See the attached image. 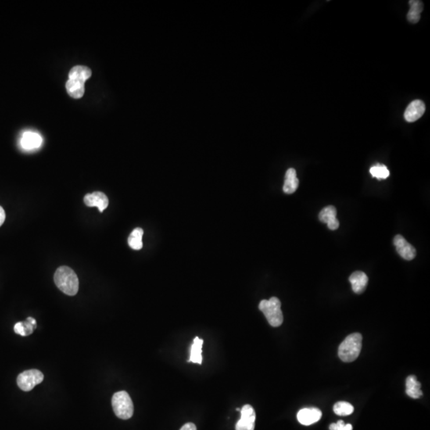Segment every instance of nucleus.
Instances as JSON below:
<instances>
[{
  "label": "nucleus",
  "instance_id": "obj_1",
  "mask_svg": "<svg viewBox=\"0 0 430 430\" xmlns=\"http://www.w3.org/2000/svg\"><path fill=\"white\" fill-rule=\"evenodd\" d=\"M55 282L57 287L68 295H75L78 292V277L71 268L61 266L55 273Z\"/></svg>",
  "mask_w": 430,
  "mask_h": 430
},
{
  "label": "nucleus",
  "instance_id": "obj_2",
  "mask_svg": "<svg viewBox=\"0 0 430 430\" xmlns=\"http://www.w3.org/2000/svg\"><path fill=\"white\" fill-rule=\"evenodd\" d=\"M363 337L359 333L348 335L338 348V357L345 363L353 362L361 352Z\"/></svg>",
  "mask_w": 430,
  "mask_h": 430
},
{
  "label": "nucleus",
  "instance_id": "obj_3",
  "mask_svg": "<svg viewBox=\"0 0 430 430\" xmlns=\"http://www.w3.org/2000/svg\"><path fill=\"white\" fill-rule=\"evenodd\" d=\"M281 308V301L277 297H271L269 300L263 299L259 304V309L264 313L268 322L275 327L281 326L284 320Z\"/></svg>",
  "mask_w": 430,
  "mask_h": 430
},
{
  "label": "nucleus",
  "instance_id": "obj_4",
  "mask_svg": "<svg viewBox=\"0 0 430 430\" xmlns=\"http://www.w3.org/2000/svg\"><path fill=\"white\" fill-rule=\"evenodd\" d=\"M112 406L116 417L123 420L131 418L134 412L133 401L126 391L115 394L112 399Z\"/></svg>",
  "mask_w": 430,
  "mask_h": 430
},
{
  "label": "nucleus",
  "instance_id": "obj_5",
  "mask_svg": "<svg viewBox=\"0 0 430 430\" xmlns=\"http://www.w3.org/2000/svg\"><path fill=\"white\" fill-rule=\"evenodd\" d=\"M43 379L44 375L42 373L40 370L33 369L21 373L18 376L17 384L22 391H30L37 384L41 383Z\"/></svg>",
  "mask_w": 430,
  "mask_h": 430
},
{
  "label": "nucleus",
  "instance_id": "obj_6",
  "mask_svg": "<svg viewBox=\"0 0 430 430\" xmlns=\"http://www.w3.org/2000/svg\"><path fill=\"white\" fill-rule=\"evenodd\" d=\"M256 413L250 405H245L241 410V418L236 424V430H254Z\"/></svg>",
  "mask_w": 430,
  "mask_h": 430
},
{
  "label": "nucleus",
  "instance_id": "obj_7",
  "mask_svg": "<svg viewBox=\"0 0 430 430\" xmlns=\"http://www.w3.org/2000/svg\"><path fill=\"white\" fill-rule=\"evenodd\" d=\"M394 245L396 248L397 252H399V254L405 260H413L417 254L415 248L400 234L395 236L394 238Z\"/></svg>",
  "mask_w": 430,
  "mask_h": 430
},
{
  "label": "nucleus",
  "instance_id": "obj_8",
  "mask_svg": "<svg viewBox=\"0 0 430 430\" xmlns=\"http://www.w3.org/2000/svg\"><path fill=\"white\" fill-rule=\"evenodd\" d=\"M42 144V137L39 133L33 131H26L20 139V146L26 151L37 149Z\"/></svg>",
  "mask_w": 430,
  "mask_h": 430
},
{
  "label": "nucleus",
  "instance_id": "obj_9",
  "mask_svg": "<svg viewBox=\"0 0 430 430\" xmlns=\"http://www.w3.org/2000/svg\"><path fill=\"white\" fill-rule=\"evenodd\" d=\"M84 202L89 207H98L99 211L102 213L109 206V198L104 193L96 191L92 194H87L84 196Z\"/></svg>",
  "mask_w": 430,
  "mask_h": 430
},
{
  "label": "nucleus",
  "instance_id": "obj_10",
  "mask_svg": "<svg viewBox=\"0 0 430 430\" xmlns=\"http://www.w3.org/2000/svg\"><path fill=\"white\" fill-rule=\"evenodd\" d=\"M425 112V105L421 100H415L412 101L410 105H408L405 111V120L407 122L416 121L421 118Z\"/></svg>",
  "mask_w": 430,
  "mask_h": 430
},
{
  "label": "nucleus",
  "instance_id": "obj_11",
  "mask_svg": "<svg viewBox=\"0 0 430 430\" xmlns=\"http://www.w3.org/2000/svg\"><path fill=\"white\" fill-rule=\"evenodd\" d=\"M322 417L321 410L317 408H305L297 413V419L300 424L310 425L320 421Z\"/></svg>",
  "mask_w": 430,
  "mask_h": 430
},
{
  "label": "nucleus",
  "instance_id": "obj_12",
  "mask_svg": "<svg viewBox=\"0 0 430 430\" xmlns=\"http://www.w3.org/2000/svg\"><path fill=\"white\" fill-rule=\"evenodd\" d=\"M336 214L337 210L335 206H326L319 213V219L321 223H326L330 230H335L339 227Z\"/></svg>",
  "mask_w": 430,
  "mask_h": 430
},
{
  "label": "nucleus",
  "instance_id": "obj_13",
  "mask_svg": "<svg viewBox=\"0 0 430 430\" xmlns=\"http://www.w3.org/2000/svg\"><path fill=\"white\" fill-rule=\"evenodd\" d=\"M349 281L352 284L354 292L360 294L364 292L365 288L367 287L368 277L363 272L356 271L350 276Z\"/></svg>",
  "mask_w": 430,
  "mask_h": 430
},
{
  "label": "nucleus",
  "instance_id": "obj_14",
  "mask_svg": "<svg viewBox=\"0 0 430 430\" xmlns=\"http://www.w3.org/2000/svg\"><path fill=\"white\" fill-rule=\"evenodd\" d=\"M298 187H299V180L296 176V171L294 168L288 169L285 174L283 191L285 194L291 195L297 190Z\"/></svg>",
  "mask_w": 430,
  "mask_h": 430
},
{
  "label": "nucleus",
  "instance_id": "obj_15",
  "mask_svg": "<svg viewBox=\"0 0 430 430\" xmlns=\"http://www.w3.org/2000/svg\"><path fill=\"white\" fill-rule=\"evenodd\" d=\"M406 392L408 396L412 399H419L422 396V391H421V383L416 378V376L410 375L406 378Z\"/></svg>",
  "mask_w": 430,
  "mask_h": 430
},
{
  "label": "nucleus",
  "instance_id": "obj_16",
  "mask_svg": "<svg viewBox=\"0 0 430 430\" xmlns=\"http://www.w3.org/2000/svg\"><path fill=\"white\" fill-rule=\"evenodd\" d=\"M91 74L92 72L88 67L77 66L72 68L71 70L69 71V79L84 84L86 80H88L91 77Z\"/></svg>",
  "mask_w": 430,
  "mask_h": 430
},
{
  "label": "nucleus",
  "instance_id": "obj_17",
  "mask_svg": "<svg viewBox=\"0 0 430 430\" xmlns=\"http://www.w3.org/2000/svg\"><path fill=\"white\" fill-rule=\"evenodd\" d=\"M410 12L407 14V19L410 23H417L421 19V13L423 11V3L419 0H410Z\"/></svg>",
  "mask_w": 430,
  "mask_h": 430
},
{
  "label": "nucleus",
  "instance_id": "obj_18",
  "mask_svg": "<svg viewBox=\"0 0 430 430\" xmlns=\"http://www.w3.org/2000/svg\"><path fill=\"white\" fill-rule=\"evenodd\" d=\"M202 344L203 340L198 337H195L191 348V356H190L189 362L198 364H202Z\"/></svg>",
  "mask_w": 430,
  "mask_h": 430
},
{
  "label": "nucleus",
  "instance_id": "obj_19",
  "mask_svg": "<svg viewBox=\"0 0 430 430\" xmlns=\"http://www.w3.org/2000/svg\"><path fill=\"white\" fill-rule=\"evenodd\" d=\"M66 90L69 95L75 99L82 98L84 93V84L76 81V80H68L66 84Z\"/></svg>",
  "mask_w": 430,
  "mask_h": 430
},
{
  "label": "nucleus",
  "instance_id": "obj_20",
  "mask_svg": "<svg viewBox=\"0 0 430 430\" xmlns=\"http://www.w3.org/2000/svg\"><path fill=\"white\" fill-rule=\"evenodd\" d=\"M143 235H144V230L141 228H136L131 233L128 237L129 246L131 247L132 249L135 250L142 249L143 247Z\"/></svg>",
  "mask_w": 430,
  "mask_h": 430
},
{
  "label": "nucleus",
  "instance_id": "obj_21",
  "mask_svg": "<svg viewBox=\"0 0 430 430\" xmlns=\"http://www.w3.org/2000/svg\"><path fill=\"white\" fill-rule=\"evenodd\" d=\"M370 173L372 177L378 180H385L390 176L389 169L387 168L386 166L381 163H376L375 165L371 166Z\"/></svg>",
  "mask_w": 430,
  "mask_h": 430
},
{
  "label": "nucleus",
  "instance_id": "obj_22",
  "mask_svg": "<svg viewBox=\"0 0 430 430\" xmlns=\"http://www.w3.org/2000/svg\"><path fill=\"white\" fill-rule=\"evenodd\" d=\"M333 410L338 416H348L354 412V407L351 403L347 402H338L335 403Z\"/></svg>",
  "mask_w": 430,
  "mask_h": 430
},
{
  "label": "nucleus",
  "instance_id": "obj_23",
  "mask_svg": "<svg viewBox=\"0 0 430 430\" xmlns=\"http://www.w3.org/2000/svg\"><path fill=\"white\" fill-rule=\"evenodd\" d=\"M14 331L18 335H22V336H26V329H25L23 322H19V323L15 324V327H14Z\"/></svg>",
  "mask_w": 430,
  "mask_h": 430
},
{
  "label": "nucleus",
  "instance_id": "obj_24",
  "mask_svg": "<svg viewBox=\"0 0 430 430\" xmlns=\"http://www.w3.org/2000/svg\"><path fill=\"white\" fill-rule=\"evenodd\" d=\"M345 423L342 421H338L336 423H333V424H330L329 429L330 430H341V428H342Z\"/></svg>",
  "mask_w": 430,
  "mask_h": 430
},
{
  "label": "nucleus",
  "instance_id": "obj_25",
  "mask_svg": "<svg viewBox=\"0 0 430 430\" xmlns=\"http://www.w3.org/2000/svg\"><path fill=\"white\" fill-rule=\"evenodd\" d=\"M180 430H197L196 425L194 423H187Z\"/></svg>",
  "mask_w": 430,
  "mask_h": 430
},
{
  "label": "nucleus",
  "instance_id": "obj_26",
  "mask_svg": "<svg viewBox=\"0 0 430 430\" xmlns=\"http://www.w3.org/2000/svg\"><path fill=\"white\" fill-rule=\"evenodd\" d=\"M5 219H6V213L4 211V208L0 206V227L4 224Z\"/></svg>",
  "mask_w": 430,
  "mask_h": 430
},
{
  "label": "nucleus",
  "instance_id": "obj_27",
  "mask_svg": "<svg viewBox=\"0 0 430 430\" xmlns=\"http://www.w3.org/2000/svg\"><path fill=\"white\" fill-rule=\"evenodd\" d=\"M353 428H352V425L351 424H344L342 428H341V430H352Z\"/></svg>",
  "mask_w": 430,
  "mask_h": 430
},
{
  "label": "nucleus",
  "instance_id": "obj_28",
  "mask_svg": "<svg viewBox=\"0 0 430 430\" xmlns=\"http://www.w3.org/2000/svg\"><path fill=\"white\" fill-rule=\"evenodd\" d=\"M27 321L30 322V324H33L34 327H37V324H36V320H34V318H32V317H28V318L26 319Z\"/></svg>",
  "mask_w": 430,
  "mask_h": 430
},
{
  "label": "nucleus",
  "instance_id": "obj_29",
  "mask_svg": "<svg viewBox=\"0 0 430 430\" xmlns=\"http://www.w3.org/2000/svg\"><path fill=\"white\" fill-rule=\"evenodd\" d=\"M237 411H241V409H239V408H237Z\"/></svg>",
  "mask_w": 430,
  "mask_h": 430
}]
</instances>
